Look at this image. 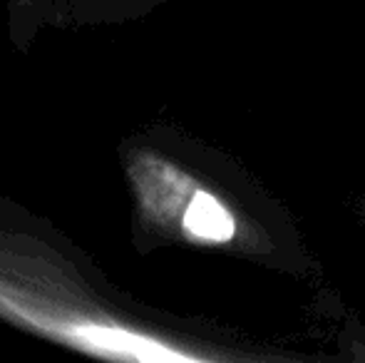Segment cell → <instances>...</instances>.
I'll return each mask as SVG.
<instances>
[{
    "mask_svg": "<svg viewBox=\"0 0 365 363\" xmlns=\"http://www.w3.org/2000/svg\"><path fill=\"white\" fill-rule=\"evenodd\" d=\"M147 214L164 237L212 249L236 262L318 286L326 279L291 207L239 160L199 145L174 142L172 155L147 167Z\"/></svg>",
    "mask_w": 365,
    "mask_h": 363,
    "instance_id": "cell-1",
    "label": "cell"
},
{
    "mask_svg": "<svg viewBox=\"0 0 365 363\" xmlns=\"http://www.w3.org/2000/svg\"><path fill=\"white\" fill-rule=\"evenodd\" d=\"M348 207H351L353 217H356L358 222L365 227V189H363V192H358L356 197L351 199V204H348Z\"/></svg>",
    "mask_w": 365,
    "mask_h": 363,
    "instance_id": "cell-2",
    "label": "cell"
}]
</instances>
